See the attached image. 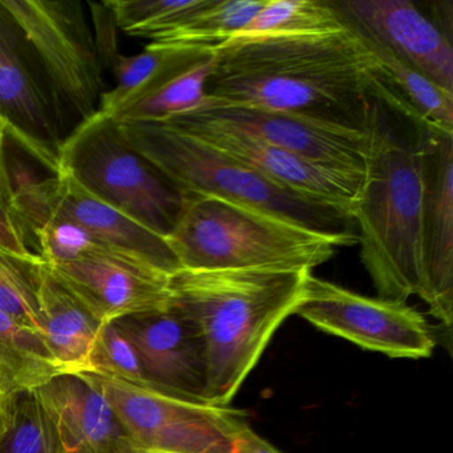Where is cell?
Segmentation results:
<instances>
[{
    "label": "cell",
    "mask_w": 453,
    "mask_h": 453,
    "mask_svg": "<svg viewBox=\"0 0 453 453\" xmlns=\"http://www.w3.org/2000/svg\"><path fill=\"white\" fill-rule=\"evenodd\" d=\"M131 339L150 387L161 394L206 403V360L196 326L174 307L113 320Z\"/></svg>",
    "instance_id": "14"
},
{
    "label": "cell",
    "mask_w": 453,
    "mask_h": 453,
    "mask_svg": "<svg viewBox=\"0 0 453 453\" xmlns=\"http://www.w3.org/2000/svg\"><path fill=\"white\" fill-rule=\"evenodd\" d=\"M49 266L102 323L171 304L172 275L102 245L75 261Z\"/></svg>",
    "instance_id": "12"
},
{
    "label": "cell",
    "mask_w": 453,
    "mask_h": 453,
    "mask_svg": "<svg viewBox=\"0 0 453 453\" xmlns=\"http://www.w3.org/2000/svg\"><path fill=\"white\" fill-rule=\"evenodd\" d=\"M164 123V121H161ZM168 126L208 142L211 147L251 166L270 181L299 195L327 201L354 214L365 174L326 168L288 150L242 134L200 127ZM354 219V217H352Z\"/></svg>",
    "instance_id": "17"
},
{
    "label": "cell",
    "mask_w": 453,
    "mask_h": 453,
    "mask_svg": "<svg viewBox=\"0 0 453 453\" xmlns=\"http://www.w3.org/2000/svg\"><path fill=\"white\" fill-rule=\"evenodd\" d=\"M58 373L41 334L0 310V379L6 388H36Z\"/></svg>",
    "instance_id": "24"
},
{
    "label": "cell",
    "mask_w": 453,
    "mask_h": 453,
    "mask_svg": "<svg viewBox=\"0 0 453 453\" xmlns=\"http://www.w3.org/2000/svg\"><path fill=\"white\" fill-rule=\"evenodd\" d=\"M296 314L360 349L399 359L431 357L442 330L407 302L371 298L312 274Z\"/></svg>",
    "instance_id": "9"
},
{
    "label": "cell",
    "mask_w": 453,
    "mask_h": 453,
    "mask_svg": "<svg viewBox=\"0 0 453 453\" xmlns=\"http://www.w3.org/2000/svg\"><path fill=\"white\" fill-rule=\"evenodd\" d=\"M19 26L49 84L63 142L99 112L102 63L81 2L0 0Z\"/></svg>",
    "instance_id": "7"
},
{
    "label": "cell",
    "mask_w": 453,
    "mask_h": 453,
    "mask_svg": "<svg viewBox=\"0 0 453 453\" xmlns=\"http://www.w3.org/2000/svg\"><path fill=\"white\" fill-rule=\"evenodd\" d=\"M181 270H307L331 259L333 241L264 211L189 195L165 238Z\"/></svg>",
    "instance_id": "5"
},
{
    "label": "cell",
    "mask_w": 453,
    "mask_h": 453,
    "mask_svg": "<svg viewBox=\"0 0 453 453\" xmlns=\"http://www.w3.org/2000/svg\"><path fill=\"white\" fill-rule=\"evenodd\" d=\"M55 217L75 222L99 245L144 262L165 274L173 275L181 270L165 238L100 203L65 174Z\"/></svg>",
    "instance_id": "19"
},
{
    "label": "cell",
    "mask_w": 453,
    "mask_h": 453,
    "mask_svg": "<svg viewBox=\"0 0 453 453\" xmlns=\"http://www.w3.org/2000/svg\"><path fill=\"white\" fill-rule=\"evenodd\" d=\"M375 97V96H373ZM399 134L375 97L370 155L354 209L360 259L379 298H421L426 286L423 222V136Z\"/></svg>",
    "instance_id": "3"
},
{
    "label": "cell",
    "mask_w": 453,
    "mask_h": 453,
    "mask_svg": "<svg viewBox=\"0 0 453 453\" xmlns=\"http://www.w3.org/2000/svg\"><path fill=\"white\" fill-rule=\"evenodd\" d=\"M63 184L59 156L0 120V205L26 250L35 257L44 230L54 221Z\"/></svg>",
    "instance_id": "15"
},
{
    "label": "cell",
    "mask_w": 453,
    "mask_h": 453,
    "mask_svg": "<svg viewBox=\"0 0 453 453\" xmlns=\"http://www.w3.org/2000/svg\"><path fill=\"white\" fill-rule=\"evenodd\" d=\"M120 124V123H119ZM128 142L187 195L211 196L298 225L333 241L357 243L351 213L286 189L208 142L164 123L120 124Z\"/></svg>",
    "instance_id": "4"
},
{
    "label": "cell",
    "mask_w": 453,
    "mask_h": 453,
    "mask_svg": "<svg viewBox=\"0 0 453 453\" xmlns=\"http://www.w3.org/2000/svg\"><path fill=\"white\" fill-rule=\"evenodd\" d=\"M164 123L242 134L349 173L365 174L370 155V132L363 134L261 108L203 105Z\"/></svg>",
    "instance_id": "11"
},
{
    "label": "cell",
    "mask_w": 453,
    "mask_h": 453,
    "mask_svg": "<svg viewBox=\"0 0 453 453\" xmlns=\"http://www.w3.org/2000/svg\"><path fill=\"white\" fill-rule=\"evenodd\" d=\"M6 392H9V389L6 388L4 381H2V379H0V400H2V397H4V395L6 394Z\"/></svg>",
    "instance_id": "32"
},
{
    "label": "cell",
    "mask_w": 453,
    "mask_h": 453,
    "mask_svg": "<svg viewBox=\"0 0 453 453\" xmlns=\"http://www.w3.org/2000/svg\"><path fill=\"white\" fill-rule=\"evenodd\" d=\"M112 405L139 453H237L242 411L161 394L96 373L81 372Z\"/></svg>",
    "instance_id": "8"
},
{
    "label": "cell",
    "mask_w": 453,
    "mask_h": 453,
    "mask_svg": "<svg viewBox=\"0 0 453 453\" xmlns=\"http://www.w3.org/2000/svg\"><path fill=\"white\" fill-rule=\"evenodd\" d=\"M214 59L213 50L176 47L160 73L110 116L120 124L160 123L198 110L205 104V87Z\"/></svg>",
    "instance_id": "20"
},
{
    "label": "cell",
    "mask_w": 453,
    "mask_h": 453,
    "mask_svg": "<svg viewBox=\"0 0 453 453\" xmlns=\"http://www.w3.org/2000/svg\"><path fill=\"white\" fill-rule=\"evenodd\" d=\"M344 27L378 44L453 94V4L412 0H330Z\"/></svg>",
    "instance_id": "10"
},
{
    "label": "cell",
    "mask_w": 453,
    "mask_h": 453,
    "mask_svg": "<svg viewBox=\"0 0 453 453\" xmlns=\"http://www.w3.org/2000/svg\"><path fill=\"white\" fill-rule=\"evenodd\" d=\"M359 38L373 58V96L420 128L453 134L452 92L445 91L378 44Z\"/></svg>",
    "instance_id": "21"
},
{
    "label": "cell",
    "mask_w": 453,
    "mask_h": 453,
    "mask_svg": "<svg viewBox=\"0 0 453 453\" xmlns=\"http://www.w3.org/2000/svg\"><path fill=\"white\" fill-rule=\"evenodd\" d=\"M0 453H65L35 388L12 389L0 400Z\"/></svg>",
    "instance_id": "23"
},
{
    "label": "cell",
    "mask_w": 453,
    "mask_h": 453,
    "mask_svg": "<svg viewBox=\"0 0 453 453\" xmlns=\"http://www.w3.org/2000/svg\"><path fill=\"white\" fill-rule=\"evenodd\" d=\"M0 120L36 147L59 156L63 136L51 91L22 30L2 2Z\"/></svg>",
    "instance_id": "16"
},
{
    "label": "cell",
    "mask_w": 453,
    "mask_h": 453,
    "mask_svg": "<svg viewBox=\"0 0 453 453\" xmlns=\"http://www.w3.org/2000/svg\"><path fill=\"white\" fill-rule=\"evenodd\" d=\"M343 28L330 0H265L250 25L235 38L333 33Z\"/></svg>",
    "instance_id": "27"
},
{
    "label": "cell",
    "mask_w": 453,
    "mask_h": 453,
    "mask_svg": "<svg viewBox=\"0 0 453 453\" xmlns=\"http://www.w3.org/2000/svg\"><path fill=\"white\" fill-rule=\"evenodd\" d=\"M237 453H282L274 445L257 434L250 426L241 431L237 441Z\"/></svg>",
    "instance_id": "30"
},
{
    "label": "cell",
    "mask_w": 453,
    "mask_h": 453,
    "mask_svg": "<svg viewBox=\"0 0 453 453\" xmlns=\"http://www.w3.org/2000/svg\"><path fill=\"white\" fill-rule=\"evenodd\" d=\"M147 453H172V452H147Z\"/></svg>",
    "instance_id": "33"
},
{
    "label": "cell",
    "mask_w": 453,
    "mask_h": 453,
    "mask_svg": "<svg viewBox=\"0 0 453 453\" xmlns=\"http://www.w3.org/2000/svg\"><path fill=\"white\" fill-rule=\"evenodd\" d=\"M59 160L78 187L163 238L173 232L189 200L105 113L97 112L63 142Z\"/></svg>",
    "instance_id": "6"
},
{
    "label": "cell",
    "mask_w": 453,
    "mask_h": 453,
    "mask_svg": "<svg viewBox=\"0 0 453 453\" xmlns=\"http://www.w3.org/2000/svg\"><path fill=\"white\" fill-rule=\"evenodd\" d=\"M44 262L0 246V310L43 338L41 294Z\"/></svg>",
    "instance_id": "26"
},
{
    "label": "cell",
    "mask_w": 453,
    "mask_h": 453,
    "mask_svg": "<svg viewBox=\"0 0 453 453\" xmlns=\"http://www.w3.org/2000/svg\"><path fill=\"white\" fill-rule=\"evenodd\" d=\"M0 222H4V224L10 225V226H12V224H10L9 219H7L6 213H4V208H2V205H0ZM15 233H17V232H15Z\"/></svg>",
    "instance_id": "31"
},
{
    "label": "cell",
    "mask_w": 453,
    "mask_h": 453,
    "mask_svg": "<svg viewBox=\"0 0 453 453\" xmlns=\"http://www.w3.org/2000/svg\"><path fill=\"white\" fill-rule=\"evenodd\" d=\"M311 274L307 270H180L172 275L171 306L203 339L208 404L229 407L278 328L296 314Z\"/></svg>",
    "instance_id": "2"
},
{
    "label": "cell",
    "mask_w": 453,
    "mask_h": 453,
    "mask_svg": "<svg viewBox=\"0 0 453 453\" xmlns=\"http://www.w3.org/2000/svg\"><path fill=\"white\" fill-rule=\"evenodd\" d=\"M35 391L65 453H139L112 405L81 373H58Z\"/></svg>",
    "instance_id": "18"
},
{
    "label": "cell",
    "mask_w": 453,
    "mask_h": 453,
    "mask_svg": "<svg viewBox=\"0 0 453 453\" xmlns=\"http://www.w3.org/2000/svg\"><path fill=\"white\" fill-rule=\"evenodd\" d=\"M39 301L43 339L59 373L87 372L92 347L103 323L47 264Z\"/></svg>",
    "instance_id": "22"
},
{
    "label": "cell",
    "mask_w": 453,
    "mask_h": 453,
    "mask_svg": "<svg viewBox=\"0 0 453 453\" xmlns=\"http://www.w3.org/2000/svg\"><path fill=\"white\" fill-rule=\"evenodd\" d=\"M203 105H242L368 134L373 58L341 31L233 38L213 50Z\"/></svg>",
    "instance_id": "1"
},
{
    "label": "cell",
    "mask_w": 453,
    "mask_h": 453,
    "mask_svg": "<svg viewBox=\"0 0 453 453\" xmlns=\"http://www.w3.org/2000/svg\"><path fill=\"white\" fill-rule=\"evenodd\" d=\"M119 30L129 36L160 41L179 30L206 0H107Z\"/></svg>",
    "instance_id": "28"
},
{
    "label": "cell",
    "mask_w": 453,
    "mask_h": 453,
    "mask_svg": "<svg viewBox=\"0 0 453 453\" xmlns=\"http://www.w3.org/2000/svg\"><path fill=\"white\" fill-rule=\"evenodd\" d=\"M265 0H206L179 30L152 43L214 50L240 35L250 25Z\"/></svg>",
    "instance_id": "25"
},
{
    "label": "cell",
    "mask_w": 453,
    "mask_h": 453,
    "mask_svg": "<svg viewBox=\"0 0 453 453\" xmlns=\"http://www.w3.org/2000/svg\"><path fill=\"white\" fill-rule=\"evenodd\" d=\"M87 372L150 388L134 343L113 320L100 327Z\"/></svg>",
    "instance_id": "29"
},
{
    "label": "cell",
    "mask_w": 453,
    "mask_h": 453,
    "mask_svg": "<svg viewBox=\"0 0 453 453\" xmlns=\"http://www.w3.org/2000/svg\"><path fill=\"white\" fill-rule=\"evenodd\" d=\"M421 222L426 286L421 301L440 327L453 322V134L424 131Z\"/></svg>",
    "instance_id": "13"
}]
</instances>
